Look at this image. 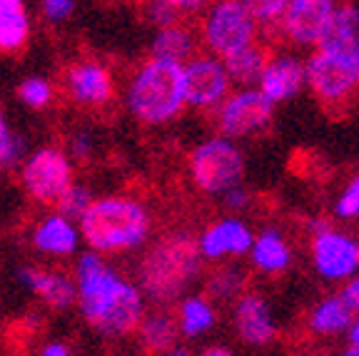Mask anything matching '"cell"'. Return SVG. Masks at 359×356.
Returning <instances> with one entry per match:
<instances>
[{
	"mask_svg": "<svg viewBox=\"0 0 359 356\" xmlns=\"http://www.w3.org/2000/svg\"><path fill=\"white\" fill-rule=\"evenodd\" d=\"M95 200H97V197H93V189L85 187V184H80V182H75V187L60 200L57 212H60V214H65L67 219H73V222L80 224V219L88 214V210L93 207V202H95Z\"/></svg>",
	"mask_w": 359,
	"mask_h": 356,
	"instance_id": "cell-29",
	"label": "cell"
},
{
	"mask_svg": "<svg viewBox=\"0 0 359 356\" xmlns=\"http://www.w3.org/2000/svg\"><path fill=\"white\" fill-rule=\"evenodd\" d=\"M197 245L202 259H222V256H240L245 252H252L255 237L252 229L242 219H219L200 234Z\"/></svg>",
	"mask_w": 359,
	"mask_h": 356,
	"instance_id": "cell-16",
	"label": "cell"
},
{
	"mask_svg": "<svg viewBox=\"0 0 359 356\" xmlns=\"http://www.w3.org/2000/svg\"><path fill=\"white\" fill-rule=\"evenodd\" d=\"M30 38V13L22 0H0V53H18Z\"/></svg>",
	"mask_w": 359,
	"mask_h": 356,
	"instance_id": "cell-20",
	"label": "cell"
},
{
	"mask_svg": "<svg viewBox=\"0 0 359 356\" xmlns=\"http://www.w3.org/2000/svg\"><path fill=\"white\" fill-rule=\"evenodd\" d=\"M165 356H190V351H187V349H180V346H175V349H172V351H168Z\"/></svg>",
	"mask_w": 359,
	"mask_h": 356,
	"instance_id": "cell-42",
	"label": "cell"
},
{
	"mask_svg": "<svg viewBox=\"0 0 359 356\" xmlns=\"http://www.w3.org/2000/svg\"><path fill=\"white\" fill-rule=\"evenodd\" d=\"M133 117L145 125H163L182 112L187 105L185 93V67L172 62L147 60L130 78L125 93Z\"/></svg>",
	"mask_w": 359,
	"mask_h": 356,
	"instance_id": "cell-4",
	"label": "cell"
},
{
	"mask_svg": "<svg viewBox=\"0 0 359 356\" xmlns=\"http://www.w3.org/2000/svg\"><path fill=\"white\" fill-rule=\"evenodd\" d=\"M230 75L219 57H195L185 65L187 105L215 107L222 105L230 93Z\"/></svg>",
	"mask_w": 359,
	"mask_h": 356,
	"instance_id": "cell-10",
	"label": "cell"
},
{
	"mask_svg": "<svg viewBox=\"0 0 359 356\" xmlns=\"http://www.w3.org/2000/svg\"><path fill=\"white\" fill-rule=\"evenodd\" d=\"M252 11L262 38L277 40L285 35V20H287V11H290V0H259V3H252Z\"/></svg>",
	"mask_w": 359,
	"mask_h": 356,
	"instance_id": "cell-27",
	"label": "cell"
},
{
	"mask_svg": "<svg viewBox=\"0 0 359 356\" xmlns=\"http://www.w3.org/2000/svg\"><path fill=\"white\" fill-rule=\"evenodd\" d=\"M242 284H245V272L237 267H219L210 274L208 292L210 299H230V296L242 294Z\"/></svg>",
	"mask_w": 359,
	"mask_h": 356,
	"instance_id": "cell-28",
	"label": "cell"
},
{
	"mask_svg": "<svg viewBox=\"0 0 359 356\" xmlns=\"http://www.w3.org/2000/svg\"><path fill=\"white\" fill-rule=\"evenodd\" d=\"M334 212H337V217H344V219L357 217L359 214V177H354L352 182L344 187L342 197L337 200Z\"/></svg>",
	"mask_w": 359,
	"mask_h": 356,
	"instance_id": "cell-33",
	"label": "cell"
},
{
	"mask_svg": "<svg viewBox=\"0 0 359 356\" xmlns=\"http://www.w3.org/2000/svg\"><path fill=\"white\" fill-rule=\"evenodd\" d=\"M304 83H307V65H302L292 55H277L269 60L267 70L259 80V90L272 102H285L294 97Z\"/></svg>",
	"mask_w": 359,
	"mask_h": 356,
	"instance_id": "cell-18",
	"label": "cell"
},
{
	"mask_svg": "<svg viewBox=\"0 0 359 356\" xmlns=\"http://www.w3.org/2000/svg\"><path fill=\"white\" fill-rule=\"evenodd\" d=\"M292 252L287 247V242L282 240V234L275 229H267L257 237L252 247V262L255 267H259L262 272H282L290 267Z\"/></svg>",
	"mask_w": 359,
	"mask_h": 356,
	"instance_id": "cell-25",
	"label": "cell"
},
{
	"mask_svg": "<svg viewBox=\"0 0 359 356\" xmlns=\"http://www.w3.org/2000/svg\"><path fill=\"white\" fill-rule=\"evenodd\" d=\"M235 329H237V334H240V339L252 346L269 344L277 334V327H275V322H272L269 304L259 294H255V292L242 294L240 299H237Z\"/></svg>",
	"mask_w": 359,
	"mask_h": 356,
	"instance_id": "cell-17",
	"label": "cell"
},
{
	"mask_svg": "<svg viewBox=\"0 0 359 356\" xmlns=\"http://www.w3.org/2000/svg\"><path fill=\"white\" fill-rule=\"evenodd\" d=\"M334 6L332 0H290L285 38L297 45H320Z\"/></svg>",
	"mask_w": 359,
	"mask_h": 356,
	"instance_id": "cell-15",
	"label": "cell"
},
{
	"mask_svg": "<svg viewBox=\"0 0 359 356\" xmlns=\"http://www.w3.org/2000/svg\"><path fill=\"white\" fill-rule=\"evenodd\" d=\"M20 182L35 202L57 207L62 197L75 187L73 160L55 145L38 147L20 165Z\"/></svg>",
	"mask_w": 359,
	"mask_h": 356,
	"instance_id": "cell-7",
	"label": "cell"
},
{
	"mask_svg": "<svg viewBox=\"0 0 359 356\" xmlns=\"http://www.w3.org/2000/svg\"><path fill=\"white\" fill-rule=\"evenodd\" d=\"M30 245L38 254L50 256V259H67V256L80 254L83 234L78 222L67 219L60 212H48L43 219L33 227Z\"/></svg>",
	"mask_w": 359,
	"mask_h": 356,
	"instance_id": "cell-13",
	"label": "cell"
},
{
	"mask_svg": "<svg viewBox=\"0 0 359 356\" xmlns=\"http://www.w3.org/2000/svg\"><path fill=\"white\" fill-rule=\"evenodd\" d=\"M187 167L197 189L224 197L230 189L240 187V179L245 174V155L232 139L212 137L200 142L190 152Z\"/></svg>",
	"mask_w": 359,
	"mask_h": 356,
	"instance_id": "cell-5",
	"label": "cell"
},
{
	"mask_svg": "<svg viewBox=\"0 0 359 356\" xmlns=\"http://www.w3.org/2000/svg\"><path fill=\"white\" fill-rule=\"evenodd\" d=\"M11 128H8V120L0 110V167H6V150H8V142H11Z\"/></svg>",
	"mask_w": 359,
	"mask_h": 356,
	"instance_id": "cell-38",
	"label": "cell"
},
{
	"mask_svg": "<svg viewBox=\"0 0 359 356\" xmlns=\"http://www.w3.org/2000/svg\"><path fill=\"white\" fill-rule=\"evenodd\" d=\"M215 309L205 296H187L180 304V331L185 336H202L215 327Z\"/></svg>",
	"mask_w": 359,
	"mask_h": 356,
	"instance_id": "cell-26",
	"label": "cell"
},
{
	"mask_svg": "<svg viewBox=\"0 0 359 356\" xmlns=\"http://www.w3.org/2000/svg\"><path fill=\"white\" fill-rule=\"evenodd\" d=\"M247 202H250V195H247V192L242 187L230 189V192L224 195V205L230 207V210H242V207H245Z\"/></svg>",
	"mask_w": 359,
	"mask_h": 356,
	"instance_id": "cell-37",
	"label": "cell"
},
{
	"mask_svg": "<svg viewBox=\"0 0 359 356\" xmlns=\"http://www.w3.org/2000/svg\"><path fill=\"white\" fill-rule=\"evenodd\" d=\"M65 88L67 95L78 105H88V107L105 105V102L112 100V95H115L112 73L97 60H80L67 67Z\"/></svg>",
	"mask_w": 359,
	"mask_h": 356,
	"instance_id": "cell-14",
	"label": "cell"
},
{
	"mask_svg": "<svg viewBox=\"0 0 359 356\" xmlns=\"http://www.w3.org/2000/svg\"><path fill=\"white\" fill-rule=\"evenodd\" d=\"M352 309L344 304L342 296H330V299L320 301V304L312 309V317H309V327L317 331V334H339L344 329H352Z\"/></svg>",
	"mask_w": 359,
	"mask_h": 356,
	"instance_id": "cell-24",
	"label": "cell"
},
{
	"mask_svg": "<svg viewBox=\"0 0 359 356\" xmlns=\"http://www.w3.org/2000/svg\"><path fill=\"white\" fill-rule=\"evenodd\" d=\"M354 43H359V8L352 3H339L332 11L317 50H342Z\"/></svg>",
	"mask_w": 359,
	"mask_h": 356,
	"instance_id": "cell-21",
	"label": "cell"
},
{
	"mask_svg": "<svg viewBox=\"0 0 359 356\" xmlns=\"http://www.w3.org/2000/svg\"><path fill=\"white\" fill-rule=\"evenodd\" d=\"M80 234L88 249L105 252L137 249L150 234V212L133 197L110 195L97 197L93 207L80 219Z\"/></svg>",
	"mask_w": 359,
	"mask_h": 356,
	"instance_id": "cell-3",
	"label": "cell"
},
{
	"mask_svg": "<svg viewBox=\"0 0 359 356\" xmlns=\"http://www.w3.org/2000/svg\"><path fill=\"white\" fill-rule=\"evenodd\" d=\"M40 356H73V354H70V349L62 341H50V344H45L40 349Z\"/></svg>",
	"mask_w": 359,
	"mask_h": 356,
	"instance_id": "cell-39",
	"label": "cell"
},
{
	"mask_svg": "<svg viewBox=\"0 0 359 356\" xmlns=\"http://www.w3.org/2000/svg\"><path fill=\"white\" fill-rule=\"evenodd\" d=\"M28 147H25V139L20 135L13 132L11 135V142H8V150H6V167H15V165H22L25 157H28Z\"/></svg>",
	"mask_w": 359,
	"mask_h": 356,
	"instance_id": "cell-35",
	"label": "cell"
},
{
	"mask_svg": "<svg viewBox=\"0 0 359 356\" xmlns=\"http://www.w3.org/2000/svg\"><path fill=\"white\" fill-rule=\"evenodd\" d=\"M202 267L200 245L185 232L157 240L137 267V287L155 301H170L190 287Z\"/></svg>",
	"mask_w": 359,
	"mask_h": 356,
	"instance_id": "cell-2",
	"label": "cell"
},
{
	"mask_svg": "<svg viewBox=\"0 0 359 356\" xmlns=\"http://www.w3.org/2000/svg\"><path fill=\"white\" fill-rule=\"evenodd\" d=\"M75 3L73 0H43L40 3V11H43V18L48 22H53V25H57V22H65L73 18L75 13Z\"/></svg>",
	"mask_w": 359,
	"mask_h": 356,
	"instance_id": "cell-34",
	"label": "cell"
},
{
	"mask_svg": "<svg viewBox=\"0 0 359 356\" xmlns=\"http://www.w3.org/2000/svg\"><path fill=\"white\" fill-rule=\"evenodd\" d=\"M95 152V139L88 130H78V132L70 135L67 139V155L73 162H88Z\"/></svg>",
	"mask_w": 359,
	"mask_h": 356,
	"instance_id": "cell-32",
	"label": "cell"
},
{
	"mask_svg": "<svg viewBox=\"0 0 359 356\" xmlns=\"http://www.w3.org/2000/svg\"><path fill=\"white\" fill-rule=\"evenodd\" d=\"M342 356H359V344H352V346H349L347 351H344Z\"/></svg>",
	"mask_w": 359,
	"mask_h": 356,
	"instance_id": "cell-43",
	"label": "cell"
},
{
	"mask_svg": "<svg viewBox=\"0 0 359 356\" xmlns=\"http://www.w3.org/2000/svg\"><path fill=\"white\" fill-rule=\"evenodd\" d=\"M349 331H352V334H349V339H352V344H359V319H357V322H354V327L349 329Z\"/></svg>",
	"mask_w": 359,
	"mask_h": 356,
	"instance_id": "cell-41",
	"label": "cell"
},
{
	"mask_svg": "<svg viewBox=\"0 0 359 356\" xmlns=\"http://www.w3.org/2000/svg\"><path fill=\"white\" fill-rule=\"evenodd\" d=\"M18 97L33 110H40V107L53 102V85L40 75H33V78H25L18 85Z\"/></svg>",
	"mask_w": 359,
	"mask_h": 356,
	"instance_id": "cell-30",
	"label": "cell"
},
{
	"mask_svg": "<svg viewBox=\"0 0 359 356\" xmlns=\"http://www.w3.org/2000/svg\"><path fill=\"white\" fill-rule=\"evenodd\" d=\"M185 8H182V0H157L147 8V18L157 25V30L170 28V25H177L180 18H182Z\"/></svg>",
	"mask_w": 359,
	"mask_h": 356,
	"instance_id": "cell-31",
	"label": "cell"
},
{
	"mask_svg": "<svg viewBox=\"0 0 359 356\" xmlns=\"http://www.w3.org/2000/svg\"><path fill=\"white\" fill-rule=\"evenodd\" d=\"M307 85L322 102H342L359 85V43L317 50L307 62Z\"/></svg>",
	"mask_w": 359,
	"mask_h": 356,
	"instance_id": "cell-8",
	"label": "cell"
},
{
	"mask_svg": "<svg viewBox=\"0 0 359 356\" xmlns=\"http://www.w3.org/2000/svg\"><path fill=\"white\" fill-rule=\"evenodd\" d=\"M275 102L257 88H245L240 93L230 95L219 105L217 125L219 132L227 139L232 137H247L255 130H262L272 120Z\"/></svg>",
	"mask_w": 359,
	"mask_h": 356,
	"instance_id": "cell-9",
	"label": "cell"
},
{
	"mask_svg": "<svg viewBox=\"0 0 359 356\" xmlns=\"http://www.w3.org/2000/svg\"><path fill=\"white\" fill-rule=\"evenodd\" d=\"M312 262L325 279H347L359 269V245L347 234L327 229L312 240Z\"/></svg>",
	"mask_w": 359,
	"mask_h": 356,
	"instance_id": "cell-11",
	"label": "cell"
},
{
	"mask_svg": "<svg viewBox=\"0 0 359 356\" xmlns=\"http://www.w3.org/2000/svg\"><path fill=\"white\" fill-rule=\"evenodd\" d=\"M202 356H232L227 349H222V346H212V349H208Z\"/></svg>",
	"mask_w": 359,
	"mask_h": 356,
	"instance_id": "cell-40",
	"label": "cell"
},
{
	"mask_svg": "<svg viewBox=\"0 0 359 356\" xmlns=\"http://www.w3.org/2000/svg\"><path fill=\"white\" fill-rule=\"evenodd\" d=\"M140 334V341L150 354H168V351L175 349V341H177L180 324L177 319H172L168 312H155L150 317H145V322L137 329Z\"/></svg>",
	"mask_w": 359,
	"mask_h": 356,
	"instance_id": "cell-22",
	"label": "cell"
},
{
	"mask_svg": "<svg viewBox=\"0 0 359 356\" xmlns=\"http://www.w3.org/2000/svg\"><path fill=\"white\" fill-rule=\"evenodd\" d=\"M195 48L197 40L192 33L190 25L185 22H177V25H170V28L157 30V35L152 38L150 45V55L152 60L160 62H172V65L185 67L190 60H195Z\"/></svg>",
	"mask_w": 359,
	"mask_h": 356,
	"instance_id": "cell-19",
	"label": "cell"
},
{
	"mask_svg": "<svg viewBox=\"0 0 359 356\" xmlns=\"http://www.w3.org/2000/svg\"><path fill=\"white\" fill-rule=\"evenodd\" d=\"M15 279L20 287L38 294L50 309L62 312V309H70L73 304H78V284L62 269H45L35 267V264H22V267L15 269Z\"/></svg>",
	"mask_w": 359,
	"mask_h": 356,
	"instance_id": "cell-12",
	"label": "cell"
},
{
	"mask_svg": "<svg viewBox=\"0 0 359 356\" xmlns=\"http://www.w3.org/2000/svg\"><path fill=\"white\" fill-rule=\"evenodd\" d=\"M224 67H227V75H230L232 83L237 85H252L257 80H262L264 70L269 65V53H267V45L262 43H255L250 45L247 50L237 53V55L227 57L222 60Z\"/></svg>",
	"mask_w": 359,
	"mask_h": 356,
	"instance_id": "cell-23",
	"label": "cell"
},
{
	"mask_svg": "<svg viewBox=\"0 0 359 356\" xmlns=\"http://www.w3.org/2000/svg\"><path fill=\"white\" fill-rule=\"evenodd\" d=\"M73 279L78 284L80 314L97 334L128 336L145 322L142 289L120 277L102 254L93 249L80 252L73 264Z\"/></svg>",
	"mask_w": 359,
	"mask_h": 356,
	"instance_id": "cell-1",
	"label": "cell"
},
{
	"mask_svg": "<svg viewBox=\"0 0 359 356\" xmlns=\"http://www.w3.org/2000/svg\"><path fill=\"white\" fill-rule=\"evenodd\" d=\"M342 299H344V304L352 309V312H357V309H359V277L349 279L347 287L342 289Z\"/></svg>",
	"mask_w": 359,
	"mask_h": 356,
	"instance_id": "cell-36",
	"label": "cell"
},
{
	"mask_svg": "<svg viewBox=\"0 0 359 356\" xmlns=\"http://www.w3.org/2000/svg\"><path fill=\"white\" fill-rule=\"evenodd\" d=\"M257 20H255L252 3L242 0H222L210 8L208 18L202 22V40L210 53L219 55L222 60L247 50L257 43Z\"/></svg>",
	"mask_w": 359,
	"mask_h": 356,
	"instance_id": "cell-6",
	"label": "cell"
}]
</instances>
